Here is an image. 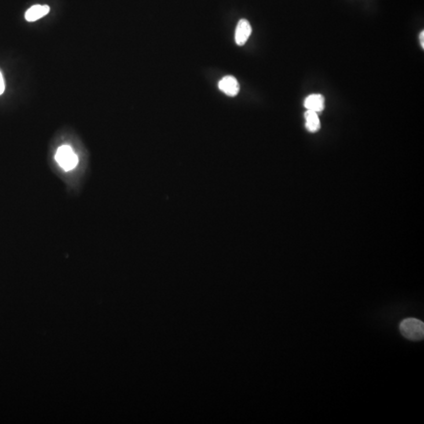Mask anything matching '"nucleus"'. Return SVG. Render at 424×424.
<instances>
[{
    "mask_svg": "<svg viewBox=\"0 0 424 424\" xmlns=\"http://www.w3.org/2000/svg\"><path fill=\"white\" fill-rule=\"evenodd\" d=\"M54 159L58 168L62 174H72L79 168V156L68 144H63L58 147Z\"/></svg>",
    "mask_w": 424,
    "mask_h": 424,
    "instance_id": "1",
    "label": "nucleus"
},
{
    "mask_svg": "<svg viewBox=\"0 0 424 424\" xmlns=\"http://www.w3.org/2000/svg\"><path fill=\"white\" fill-rule=\"evenodd\" d=\"M400 333L412 341H420L424 337V324L416 318H406L400 322Z\"/></svg>",
    "mask_w": 424,
    "mask_h": 424,
    "instance_id": "2",
    "label": "nucleus"
},
{
    "mask_svg": "<svg viewBox=\"0 0 424 424\" xmlns=\"http://www.w3.org/2000/svg\"><path fill=\"white\" fill-rule=\"evenodd\" d=\"M252 30L248 20L246 19L239 20L235 31V41L238 46H243L246 44L252 34Z\"/></svg>",
    "mask_w": 424,
    "mask_h": 424,
    "instance_id": "3",
    "label": "nucleus"
},
{
    "mask_svg": "<svg viewBox=\"0 0 424 424\" xmlns=\"http://www.w3.org/2000/svg\"><path fill=\"white\" fill-rule=\"evenodd\" d=\"M218 88L220 90L226 94L230 97H234L239 93L240 85L235 77L232 76H226L218 82Z\"/></svg>",
    "mask_w": 424,
    "mask_h": 424,
    "instance_id": "4",
    "label": "nucleus"
},
{
    "mask_svg": "<svg viewBox=\"0 0 424 424\" xmlns=\"http://www.w3.org/2000/svg\"><path fill=\"white\" fill-rule=\"evenodd\" d=\"M324 103H326L324 97L322 94H311V96H308L305 99L304 106L308 110L316 112H320L324 108Z\"/></svg>",
    "mask_w": 424,
    "mask_h": 424,
    "instance_id": "5",
    "label": "nucleus"
},
{
    "mask_svg": "<svg viewBox=\"0 0 424 424\" xmlns=\"http://www.w3.org/2000/svg\"><path fill=\"white\" fill-rule=\"evenodd\" d=\"M50 12V6L48 5H35L28 10L26 13V19L28 22H33L46 16Z\"/></svg>",
    "mask_w": 424,
    "mask_h": 424,
    "instance_id": "6",
    "label": "nucleus"
},
{
    "mask_svg": "<svg viewBox=\"0 0 424 424\" xmlns=\"http://www.w3.org/2000/svg\"><path fill=\"white\" fill-rule=\"evenodd\" d=\"M306 128L310 132L314 133L320 130V120L318 118V112L308 110L305 112Z\"/></svg>",
    "mask_w": 424,
    "mask_h": 424,
    "instance_id": "7",
    "label": "nucleus"
},
{
    "mask_svg": "<svg viewBox=\"0 0 424 424\" xmlns=\"http://www.w3.org/2000/svg\"><path fill=\"white\" fill-rule=\"evenodd\" d=\"M4 90H5V82H4V76L0 72V96L4 94Z\"/></svg>",
    "mask_w": 424,
    "mask_h": 424,
    "instance_id": "8",
    "label": "nucleus"
},
{
    "mask_svg": "<svg viewBox=\"0 0 424 424\" xmlns=\"http://www.w3.org/2000/svg\"><path fill=\"white\" fill-rule=\"evenodd\" d=\"M424 32L422 31V32L420 33V44L421 46H422V49L424 48Z\"/></svg>",
    "mask_w": 424,
    "mask_h": 424,
    "instance_id": "9",
    "label": "nucleus"
}]
</instances>
